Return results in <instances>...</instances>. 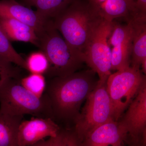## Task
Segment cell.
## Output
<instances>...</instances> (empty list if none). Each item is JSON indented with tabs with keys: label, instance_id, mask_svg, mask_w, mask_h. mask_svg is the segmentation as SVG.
<instances>
[{
	"label": "cell",
	"instance_id": "cell-1",
	"mask_svg": "<svg viewBox=\"0 0 146 146\" xmlns=\"http://www.w3.org/2000/svg\"><path fill=\"white\" fill-rule=\"evenodd\" d=\"M96 75L90 69L52 78L48 82L44 94L49 102L54 121L74 122L82 103L98 84Z\"/></svg>",
	"mask_w": 146,
	"mask_h": 146
},
{
	"label": "cell",
	"instance_id": "cell-2",
	"mask_svg": "<svg viewBox=\"0 0 146 146\" xmlns=\"http://www.w3.org/2000/svg\"><path fill=\"white\" fill-rule=\"evenodd\" d=\"M102 18L88 0H77L53 20L54 26L68 44L83 52L91 35Z\"/></svg>",
	"mask_w": 146,
	"mask_h": 146
},
{
	"label": "cell",
	"instance_id": "cell-3",
	"mask_svg": "<svg viewBox=\"0 0 146 146\" xmlns=\"http://www.w3.org/2000/svg\"><path fill=\"white\" fill-rule=\"evenodd\" d=\"M39 48L48 61L45 74L50 78L65 77L78 72L85 63L83 52L69 44L49 21L45 30L39 36Z\"/></svg>",
	"mask_w": 146,
	"mask_h": 146
},
{
	"label": "cell",
	"instance_id": "cell-4",
	"mask_svg": "<svg viewBox=\"0 0 146 146\" xmlns=\"http://www.w3.org/2000/svg\"><path fill=\"white\" fill-rule=\"evenodd\" d=\"M21 80L10 78L0 85V112L13 115H31L54 120L49 102L46 96L39 98L21 84Z\"/></svg>",
	"mask_w": 146,
	"mask_h": 146
},
{
	"label": "cell",
	"instance_id": "cell-5",
	"mask_svg": "<svg viewBox=\"0 0 146 146\" xmlns=\"http://www.w3.org/2000/svg\"><path fill=\"white\" fill-rule=\"evenodd\" d=\"M113 114L106 82L98 81L86 98L81 112L74 122L73 129L80 143L95 129L113 119Z\"/></svg>",
	"mask_w": 146,
	"mask_h": 146
},
{
	"label": "cell",
	"instance_id": "cell-6",
	"mask_svg": "<svg viewBox=\"0 0 146 146\" xmlns=\"http://www.w3.org/2000/svg\"><path fill=\"white\" fill-rule=\"evenodd\" d=\"M146 84V75L141 70L131 66L109 76L106 87L113 109V119L118 121Z\"/></svg>",
	"mask_w": 146,
	"mask_h": 146
},
{
	"label": "cell",
	"instance_id": "cell-7",
	"mask_svg": "<svg viewBox=\"0 0 146 146\" xmlns=\"http://www.w3.org/2000/svg\"><path fill=\"white\" fill-rule=\"evenodd\" d=\"M113 21L103 19L96 28L84 49L85 63L98 75L99 82L105 83L111 73V50L108 39Z\"/></svg>",
	"mask_w": 146,
	"mask_h": 146
},
{
	"label": "cell",
	"instance_id": "cell-8",
	"mask_svg": "<svg viewBox=\"0 0 146 146\" xmlns=\"http://www.w3.org/2000/svg\"><path fill=\"white\" fill-rule=\"evenodd\" d=\"M133 30L131 24L113 21L108 42L111 50V70L119 71L130 66Z\"/></svg>",
	"mask_w": 146,
	"mask_h": 146
},
{
	"label": "cell",
	"instance_id": "cell-9",
	"mask_svg": "<svg viewBox=\"0 0 146 146\" xmlns=\"http://www.w3.org/2000/svg\"><path fill=\"white\" fill-rule=\"evenodd\" d=\"M127 110L120 124L124 128L129 141L146 140V84L142 86Z\"/></svg>",
	"mask_w": 146,
	"mask_h": 146
},
{
	"label": "cell",
	"instance_id": "cell-10",
	"mask_svg": "<svg viewBox=\"0 0 146 146\" xmlns=\"http://www.w3.org/2000/svg\"><path fill=\"white\" fill-rule=\"evenodd\" d=\"M60 129L59 126L51 118L36 117L23 120L18 128V145L28 146L46 137H55Z\"/></svg>",
	"mask_w": 146,
	"mask_h": 146
},
{
	"label": "cell",
	"instance_id": "cell-11",
	"mask_svg": "<svg viewBox=\"0 0 146 146\" xmlns=\"http://www.w3.org/2000/svg\"><path fill=\"white\" fill-rule=\"evenodd\" d=\"M127 133L118 121L112 119L95 129L82 141L81 146H123Z\"/></svg>",
	"mask_w": 146,
	"mask_h": 146
},
{
	"label": "cell",
	"instance_id": "cell-12",
	"mask_svg": "<svg viewBox=\"0 0 146 146\" xmlns=\"http://www.w3.org/2000/svg\"><path fill=\"white\" fill-rule=\"evenodd\" d=\"M0 17L11 18L26 24L35 31L38 37L45 30L49 21H44L36 11L25 6L16 0H0Z\"/></svg>",
	"mask_w": 146,
	"mask_h": 146
},
{
	"label": "cell",
	"instance_id": "cell-13",
	"mask_svg": "<svg viewBox=\"0 0 146 146\" xmlns=\"http://www.w3.org/2000/svg\"><path fill=\"white\" fill-rule=\"evenodd\" d=\"M92 8L102 19L108 21L123 18L127 21L136 11L134 0H88Z\"/></svg>",
	"mask_w": 146,
	"mask_h": 146
},
{
	"label": "cell",
	"instance_id": "cell-14",
	"mask_svg": "<svg viewBox=\"0 0 146 146\" xmlns=\"http://www.w3.org/2000/svg\"><path fill=\"white\" fill-rule=\"evenodd\" d=\"M126 22L133 30L130 66L140 70L146 61V15L136 14Z\"/></svg>",
	"mask_w": 146,
	"mask_h": 146
},
{
	"label": "cell",
	"instance_id": "cell-15",
	"mask_svg": "<svg viewBox=\"0 0 146 146\" xmlns=\"http://www.w3.org/2000/svg\"><path fill=\"white\" fill-rule=\"evenodd\" d=\"M0 27L9 40L29 42L39 46V37L31 27L11 18L0 17Z\"/></svg>",
	"mask_w": 146,
	"mask_h": 146
},
{
	"label": "cell",
	"instance_id": "cell-16",
	"mask_svg": "<svg viewBox=\"0 0 146 146\" xmlns=\"http://www.w3.org/2000/svg\"><path fill=\"white\" fill-rule=\"evenodd\" d=\"M23 117L0 112V146H19L18 128Z\"/></svg>",
	"mask_w": 146,
	"mask_h": 146
},
{
	"label": "cell",
	"instance_id": "cell-17",
	"mask_svg": "<svg viewBox=\"0 0 146 146\" xmlns=\"http://www.w3.org/2000/svg\"><path fill=\"white\" fill-rule=\"evenodd\" d=\"M77 0H36L33 6L46 22L53 21Z\"/></svg>",
	"mask_w": 146,
	"mask_h": 146
},
{
	"label": "cell",
	"instance_id": "cell-18",
	"mask_svg": "<svg viewBox=\"0 0 146 146\" xmlns=\"http://www.w3.org/2000/svg\"><path fill=\"white\" fill-rule=\"evenodd\" d=\"M0 58L7 63H13L27 69L26 60L16 51L0 27Z\"/></svg>",
	"mask_w": 146,
	"mask_h": 146
},
{
	"label": "cell",
	"instance_id": "cell-19",
	"mask_svg": "<svg viewBox=\"0 0 146 146\" xmlns=\"http://www.w3.org/2000/svg\"><path fill=\"white\" fill-rule=\"evenodd\" d=\"M20 82L25 89L37 97L41 98L44 94L46 83L43 75L31 73Z\"/></svg>",
	"mask_w": 146,
	"mask_h": 146
},
{
	"label": "cell",
	"instance_id": "cell-20",
	"mask_svg": "<svg viewBox=\"0 0 146 146\" xmlns=\"http://www.w3.org/2000/svg\"><path fill=\"white\" fill-rule=\"evenodd\" d=\"M26 60L27 70L32 74H45L48 69V61L42 51L32 53Z\"/></svg>",
	"mask_w": 146,
	"mask_h": 146
},
{
	"label": "cell",
	"instance_id": "cell-21",
	"mask_svg": "<svg viewBox=\"0 0 146 146\" xmlns=\"http://www.w3.org/2000/svg\"><path fill=\"white\" fill-rule=\"evenodd\" d=\"M48 140L49 146H81L74 131L71 129L60 128L55 137Z\"/></svg>",
	"mask_w": 146,
	"mask_h": 146
},
{
	"label": "cell",
	"instance_id": "cell-22",
	"mask_svg": "<svg viewBox=\"0 0 146 146\" xmlns=\"http://www.w3.org/2000/svg\"><path fill=\"white\" fill-rule=\"evenodd\" d=\"M20 71L12 64L7 63L0 58V85L6 80L10 78L19 79Z\"/></svg>",
	"mask_w": 146,
	"mask_h": 146
},
{
	"label": "cell",
	"instance_id": "cell-23",
	"mask_svg": "<svg viewBox=\"0 0 146 146\" xmlns=\"http://www.w3.org/2000/svg\"><path fill=\"white\" fill-rule=\"evenodd\" d=\"M135 7L141 13H146V0H135Z\"/></svg>",
	"mask_w": 146,
	"mask_h": 146
},
{
	"label": "cell",
	"instance_id": "cell-24",
	"mask_svg": "<svg viewBox=\"0 0 146 146\" xmlns=\"http://www.w3.org/2000/svg\"><path fill=\"white\" fill-rule=\"evenodd\" d=\"M128 146H146V141L143 140L133 142H129Z\"/></svg>",
	"mask_w": 146,
	"mask_h": 146
},
{
	"label": "cell",
	"instance_id": "cell-25",
	"mask_svg": "<svg viewBox=\"0 0 146 146\" xmlns=\"http://www.w3.org/2000/svg\"><path fill=\"white\" fill-rule=\"evenodd\" d=\"M28 146H49V140H43Z\"/></svg>",
	"mask_w": 146,
	"mask_h": 146
},
{
	"label": "cell",
	"instance_id": "cell-26",
	"mask_svg": "<svg viewBox=\"0 0 146 146\" xmlns=\"http://www.w3.org/2000/svg\"><path fill=\"white\" fill-rule=\"evenodd\" d=\"M26 1L31 5H33L34 3H35V2L36 1V0H26Z\"/></svg>",
	"mask_w": 146,
	"mask_h": 146
},
{
	"label": "cell",
	"instance_id": "cell-27",
	"mask_svg": "<svg viewBox=\"0 0 146 146\" xmlns=\"http://www.w3.org/2000/svg\"><path fill=\"white\" fill-rule=\"evenodd\" d=\"M134 1H135V0H134Z\"/></svg>",
	"mask_w": 146,
	"mask_h": 146
}]
</instances>
